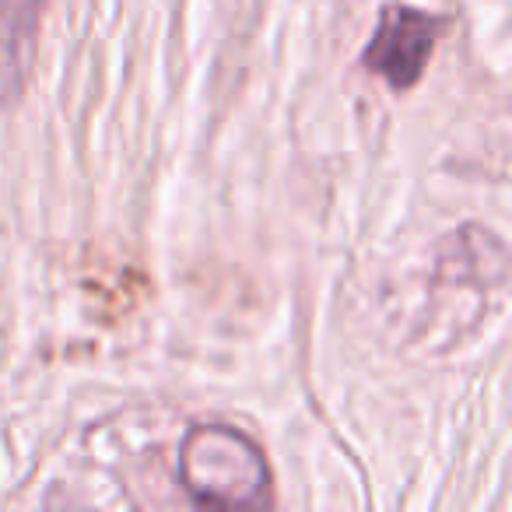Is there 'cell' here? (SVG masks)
Returning a JSON list of instances; mask_svg holds the SVG:
<instances>
[{
  "label": "cell",
  "instance_id": "cell-1",
  "mask_svg": "<svg viewBox=\"0 0 512 512\" xmlns=\"http://www.w3.org/2000/svg\"><path fill=\"white\" fill-rule=\"evenodd\" d=\"M179 474L200 505L256 509L271 495V477L260 449L225 425L193 428L179 449Z\"/></svg>",
  "mask_w": 512,
  "mask_h": 512
},
{
  "label": "cell",
  "instance_id": "cell-2",
  "mask_svg": "<svg viewBox=\"0 0 512 512\" xmlns=\"http://www.w3.org/2000/svg\"><path fill=\"white\" fill-rule=\"evenodd\" d=\"M439 36H442V18L418 8L393 4L379 18V29L369 39V46H365L362 64L372 74L390 81V88L404 92V88H411L425 74Z\"/></svg>",
  "mask_w": 512,
  "mask_h": 512
},
{
  "label": "cell",
  "instance_id": "cell-3",
  "mask_svg": "<svg viewBox=\"0 0 512 512\" xmlns=\"http://www.w3.org/2000/svg\"><path fill=\"white\" fill-rule=\"evenodd\" d=\"M43 0H0V102L22 88Z\"/></svg>",
  "mask_w": 512,
  "mask_h": 512
}]
</instances>
